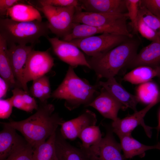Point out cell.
Segmentation results:
<instances>
[{"instance_id":"obj_1","label":"cell","mask_w":160,"mask_h":160,"mask_svg":"<svg viewBox=\"0 0 160 160\" xmlns=\"http://www.w3.org/2000/svg\"><path fill=\"white\" fill-rule=\"evenodd\" d=\"M54 110L53 105L41 103L36 112L26 119L1 123L20 132L27 142L34 148L46 141L65 121L58 114L53 113Z\"/></svg>"},{"instance_id":"obj_2","label":"cell","mask_w":160,"mask_h":160,"mask_svg":"<svg viewBox=\"0 0 160 160\" xmlns=\"http://www.w3.org/2000/svg\"><path fill=\"white\" fill-rule=\"evenodd\" d=\"M139 45L138 39L129 38L111 50L87 60L98 79L114 77L133 59Z\"/></svg>"},{"instance_id":"obj_3","label":"cell","mask_w":160,"mask_h":160,"mask_svg":"<svg viewBox=\"0 0 160 160\" xmlns=\"http://www.w3.org/2000/svg\"><path fill=\"white\" fill-rule=\"evenodd\" d=\"M73 68L69 66L63 81L51 95L54 98L64 100L65 107L70 111L82 105L89 106L99 95L101 87L98 83L92 85L79 77Z\"/></svg>"},{"instance_id":"obj_4","label":"cell","mask_w":160,"mask_h":160,"mask_svg":"<svg viewBox=\"0 0 160 160\" xmlns=\"http://www.w3.org/2000/svg\"><path fill=\"white\" fill-rule=\"evenodd\" d=\"M50 31L47 21L19 22L8 17L0 19V35L6 40L7 46L34 44L41 37H48Z\"/></svg>"},{"instance_id":"obj_5","label":"cell","mask_w":160,"mask_h":160,"mask_svg":"<svg viewBox=\"0 0 160 160\" xmlns=\"http://www.w3.org/2000/svg\"><path fill=\"white\" fill-rule=\"evenodd\" d=\"M47 20L49 31L58 37L68 35L76 23L73 22L76 8L73 7H59L49 5L36 7Z\"/></svg>"},{"instance_id":"obj_6","label":"cell","mask_w":160,"mask_h":160,"mask_svg":"<svg viewBox=\"0 0 160 160\" xmlns=\"http://www.w3.org/2000/svg\"><path fill=\"white\" fill-rule=\"evenodd\" d=\"M129 38L112 33H104L68 41L90 57L97 56L118 46Z\"/></svg>"},{"instance_id":"obj_7","label":"cell","mask_w":160,"mask_h":160,"mask_svg":"<svg viewBox=\"0 0 160 160\" xmlns=\"http://www.w3.org/2000/svg\"><path fill=\"white\" fill-rule=\"evenodd\" d=\"M106 128V135L99 143L87 149L80 148L86 153L89 160H124L120 143L115 139L111 127Z\"/></svg>"},{"instance_id":"obj_8","label":"cell","mask_w":160,"mask_h":160,"mask_svg":"<svg viewBox=\"0 0 160 160\" xmlns=\"http://www.w3.org/2000/svg\"><path fill=\"white\" fill-rule=\"evenodd\" d=\"M125 17L112 24L100 26H94L76 23L72 31L63 38V40L70 41L74 39L93 36L98 34L110 33L122 35L129 38L133 35L128 30Z\"/></svg>"},{"instance_id":"obj_9","label":"cell","mask_w":160,"mask_h":160,"mask_svg":"<svg viewBox=\"0 0 160 160\" xmlns=\"http://www.w3.org/2000/svg\"><path fill=\"white\" fill-rule=\"evenodd\" d=\"M54 65V60L47 51L32 50L24 68L23 78L25 83L46 75Z\"/></svg>"},{"instance_id":"obj_10","label":"cell","mask_w":160,"mask_h":160,"mask_svg":"<svg viewBox=\"0 0 160 160\" xmlns=\"http://www.w3.org/2000/svg\"><path fill=\"white\" fill-rule=\"evenodd\" d=\"M47 38L54 52L60 60L73 68L83 65L91 69L84 55L75 45L57 37Z\"/></svg>"},{"instance_id":"obj_11","label":"cell","mask_w":160,"mask_h":160,"mask_svg":"<svg viewBox=\"0 0 160 160\" xmlns=\"http://www.w3.org/2000/svg\"><path fill=\"white\" fill-rule=\"evenodd\" d=\"M156 103H152L139 111L135 112L132 115L120 119L118 118L113 121L111 126L112 131L118 136L131 135L132 132L138 125H141L144 128L147 135L151 137V130L153 128L146 125L144 118L148 111Z\"/></svg>"},{"instance_id":"obj_12","label":"cell","mask_w":160,"mask_h":160,"mask_svg":"<svg viewBox=\"0 0 160 160\" xmlns=\"http://www.w3.org/2000/svg\"><path fill=\"white\" fill-rule=\"evenodd\" d=\"M33 44L10 45L7 53L13 72L17 87L29 93L27 85L23 80V72L29 55L32 51Z\"/></svg>"},{"instance_id":"obj_13","label":"cell","mask_w":160,"mask_h":160,"mask_svg":"<svg viewBox=\"0 0 160 160\" xmlns=\"http://www.w3.org/2000/svg\"><path fill=\"white\" fill-rule=\"evenodd\" d=\"M97 122L95 113L87 109L78 117L62 123L60 125V134L65 139L74 140L84 129L95 125Z\"/></svg>"},{"instance_id":"obj_14","label":"cell","mask_w":160,"mask_h":160,"mask_svg":"<svg viewBox=\"0 0 160 160\" xmlns=\"http://www.w3.org/2000/svg\"><path fill=\"white\" fill-rule=\"evenodd\" d=\"M101 87L99 95L89 106L97 110L104 117L115 121L118 118V114L119 110L125 108L108 91Z\"/></svg>"},{"instance_id":"obj_15","label":"cell","mask_w":160,"mask_h":160,"mask_svg":"<svg viewBox=\"0 0 160 160\" xmlns=\"http://www.w3.org/2000/svg\"><path fill=\"white\" fill-rule=\"evenodd\" d=\"M126 17H128L127 13H103L76 11L73 22L92 26H100L112 24Z\"/></svg>"},{"instance_id":"obj_16","label":"cell","mask_w":160,"mask_h":160,"mask_svg":"<svg viewBox=\"0 0 160 160\" xmlns=\"http://www.w3.org/2000/svg\"><path fill=\"white\" fill-rule=\"evenodd\" d=\"M0 133V160H6L28 143L9 126L2 125Z\"/></svg>"},{"instance_id":"obj_17","label":"cell","mask_w":160,"mask_h":160,"mask_svg":"<svg viewBox=\"0 0 160 160\" xmlns=\"http://www.w3.org/2000/svg\"><path fill=\"white\" fill-rule=\"evenodd\" d=\"M82 10L87 12L125 13V0H79Z\"/></svg>"},{"instance_id":"obj_18","label":"cell","mask_w":160,"mask_h":160,"mask_svg":"<svg viewBox=\"0 0 160 160\" xmlns=\"http://www.w3.org/2000/svg\"><path fill=\"white\" fill-rule=\"evenodd\" d=\"M98 83L121 103L125 109L129 108L134 112L137 111L136 106L139 101L137 96L127 91L114 77L108 79L105 81H99Z\"/></svg>"},{"instance_id":"obj_19","label":"cell","mask_w":160,"mask_h":160,"mask_svg":"<svg viewBox=\"0 0 160 160\" xmlns=\"http://www.w3.org/2000/svg\"><path fill=\"white\" fill-rule=\"evenodd\" d=\"M160 64V39L152 41L137 53L127 66L133 69L146 66L155 68Z\"/></svg>"},{"instance_id":"obj_20","label":"cell","mask_w":160,"mask_h":160,"mask_svg":"<svg viewBox=\"0 0 160 160\" xmlns=\"http://www.w3.org/2000/svg\"><path fill=\"white\" fill-rule=\"evenodd\" d=\"M61 134H56L55 146L58 160H89L81 148L76 147L68 143Z\"/></svg>"},{"instance_id":"obj_21","label":"cell","mask_w":160,"mask_h":160,"mask_svg":"<svg viewBox=\"0 0 160 160\" xmlns=\"http://www.w3.org/2000/svg\"><path fill=\"white\" fill-rule=\"evenodd\" d=\"M119 138L125 159L142 155L148 150L154 149L160 150V142H158L156 145L150 146L140 143L133 138L131 135L121 136Z\"/></svg>"},{"instance_id":"obj_22","label":"cell","mask_w":160,"mask_h":160,"mask_svg":"<svg viewBox=\"0 0 160 160\" xmlns=\"http://www.w3.org/2000/svg\"><path fill=\"white\" fill-rule=\"evenodd\" d=\"M7 16L14 20L19 22L41 21L42 20V16L36 8L23 2L18 3L9 9Z\"/></svg>"},{"instance_id":"obj_23","label":"cell","mask_w":160,"mask_h":160,"mask_svg":"<svg viewBox=\"0 0 160 160\" xmlns=\"http://www.w3.org/2000/svg\"><path fill=\"white\" fill-rule=\"evenodd\" d=\"M6 40L0 35V75L8 84L9 88L17 87L7 53Z\"/></svg>"},{"instance_id":"obj_24","label":"cell","mask_w":160,"mask_h":160,"mask_svg":"<svg viewBox=\"0 0 160 160\" xmlns=\"http://www.w3.org/2000/svg\"><path fill=\"white\" fill-rule=\"evenodd\" d=\"M136 95L139 100L148 105L157 103L160 101V92L157 85L151 81L139 84L136 89Z\"/></svg>"},{"instance_id":"obj_25","label":"cell","mask_w":160,"mask_h":160,"mask_svg":"<svg viewBox=\"0 0 160 160\" xmlns=\"http://www.w3.org/2000/svg\"><path fill=\"white\" fill-rule=\"evenodd\" d=\"M56 132L33 148L32 160H58L55 146Z\"/></svg>"},{"instance_id":"obj_26","label":"cell","mask_w":160,"mask_h":160,"mask_svg":"<svg viewBox=\"0 0 160 160\" xmlns=\"http://www.w3.org/2000/svg\"><path fill=\"white\" fill-rule=\"evenodd\" d=\"M156 77L155 68L141 66L136 67L125 74L123 80L133 84H140L150 81Z\"/></svg>"},{"instance_id":"obj_27","label":"cell","mask_w":160,"mask_h":160,"mask_svg":"<svg viewBox=\"0 0 160 160\" xmlns=\"http://www.w3.org/2000/svg\"><path fill=\"white\" fill-rule=\"evenodd\" d=\"M78 137L82 142L80 147L85 149L99 143L102 138L99 127L96 125L85 128L81 132Z\"/></svg>"},{"instance_id":"obj_28","label":"cell","mask_w":160,"mask_h":160,"mask_svg":"<svg viewBox=\"0 0 160 160\" xmlns=\"http://www.w3.org/2000/svg\"><path fill=\"white\" fill-rule=\"evenodd\" d=\"M138 16L160 37V19L141 5L140 2Z\"/></svg>"},{"instance_id":"obj_29","label":"cell","mask_w":160,"mask_h":160,"mask_svg":"<svg viewBox=\"0 0 160 160\" xmlns=\"http://www.w3.org/2000/svg\"><path fill=\"white\" fill-rule=\"evenodd\" d=\"M140 0H125L127 15L131 21L130 25L133 32L138 33L137 21Z\"/></svg>"},{"instance_id":"obj_30","label":"cell","mask_w":160,"mask_h":160,"mask_svg":"<svg viewBox=\"0 0 160 160\" xmlns=\"http://www.w3.org/2000/svg\"><path fill=\"white\" fill-rule=\"evenodd\" d=\"M41 7L47 5L59 7H74L76 11H82L79 0H39L38 1Z\"/></svg>"},{"instance_id":"obj_31","label":"cell","mask_w":160,"mask_h":160,"mask_svg":"<svg viewBox=\"0 0 160 160\" xmlns=\"http://www.w3.org/2000/svg\"><path fill=\"white\" fill-rule=\"evenodd\" d=\"M138 33L142 36L151 41L160 39V37L157 33L150 27L138 16L137 21Z\"/></svg>"},{"instance_id":"obj_32","label":"cell","mask_w":160,"mask_h":160,"mask_svg":"<svg viewBox=\"0 0 160 160\" xmlns=\"http://www.w3.org/2000/svg\"><path fill=\"white\" fill-rule=\"evenodd\" d=\"M33 147L27 143L6 160H32Z\"/></svg>"},{"instance_id":"obj_33","label":"cell","mask_w":160,"mask_h":160,"mask_svg":"<svg viewBox=\"0 0 160 160\" xmlns=\"http://www.w3.org/2000/svg\"><path fill=\"white\" fill-rule=\"evenodd\" d=\"M46 75L36 79L33 81L29 93L31 96L38 98L41 103L43 102V86Z\"/></svg>"},{"instance_id":"obj_34","label":"cell","mask_w":160,"mask_h":160,"mask_svg":"<svg viewBox=\"0 0 160 160\" xmlns=\"http://www.w3.org/2000/svg\"><path fill=\"white\" fill-rule=\"evenodd\" d=\"M140 4L160 19V0H140Z\"/></svg>"},{"instance_id":"obj_35","label":"cell","mask_w":160,"mask_h":160,"mask_svg":"<svg viewBox=\"0 0 160 160\" xmlns=\"http://www.w3.org/2000/svg\"><path fill=\"white\" fill-rule=\"evenodd\" d=\"M22 89L18 87L14 88L12 91L13 95L10 98L13 107L24 111V104L22 94Z\"/></svg>"},{"instance_id":"obj_36","label":"cell","mask_w":160,"mask_h":160,"mask_svg":"<svg viewBox=\"0 0 160 160\" xmlns=\"http://www.w3.org/2000/svg\"><path fill=\"white\" fill-rule=\"evenodd\" d=\"M13 105L10 98L0 100V118L6 119L10 116Z\"/></svg>"},{"instance_id":"obj_37","label":"cell","mask_w":160,"mask_h":160,"mask_svg":"<svg viewBox=\"0 0 160 160\" xmlns=\"http://www.w3.org/2000/svg\"><path fill=\"white\" fill-rule=\"evenodd\" d=\"M22 94L24 104V111L31 112L34 110H37L39 107L34 97L23 89Z\"/></svg>"},{"instance_id":"obj_38","label":"cell","mask_w":160,"mask_h":160,"mask_svg":"<svg viewBox=\"0 0 160 160\" xmlns=\"http://www.w3.org/2000/svg\"><path fill=\"white\" fill-rule=\"evenodd\" d=\"M24 1L19 0H0V14L1 16H7L8 10L15 5Z\"/></svg>"},{"instance_id":"obj_39","label":"cell","mask_w":160,"mask_h":160,"mask_svg":"<svg viewBox=\"0 0 160 160\" xmlns=\"http://www.w3.org/2000/svg\"><path fill=\"white\" fill-rule=\"evenodd\" d=\"M43 102H46L47 100L51 97V89L49 78L45 76L43 86Z\"/></svg>"},{"instance_id":"obj_40","label":"cell","mask_w":160,"mask_h":160,"mask_svg":"<svg viewBox=\"0 0 160 160\" xmlns=\"http://www.w3.org/2000/svg\"><path fill=\"white\" fill-rule=\"evenodd\" d=\"M9 88V86L7 82L0 77V97L1 99L5 97Z\"/></svg>"},{"instance_id":"obj_41","label":"cell","mask_w":160,"mask_h":160,"mask_svg":"<svg viewBox=\"0 0 160 160\" xmlns=\"http://www.w3.org/2000/svg\"><path fill=\"white\" fill-rule=\"evenodd\" d=\"M157 131V135L160 131V109L159 110L158 115V122L157 126L156 128Z\"/></svg>"},{"instance_id":"obj_42","label":"cell","mask_w":160,"mask_h":160,"mask_svg":"<svg viewBox=\"0 0 160 160\" xmlns=\"http://www.w3.org/2000/svg\"><path fill=\"white\" fill-rule=\"evenodd\" d=\"M154 68L156 72V76L160 78V65Z\"/></svg>"}]
</instances>
